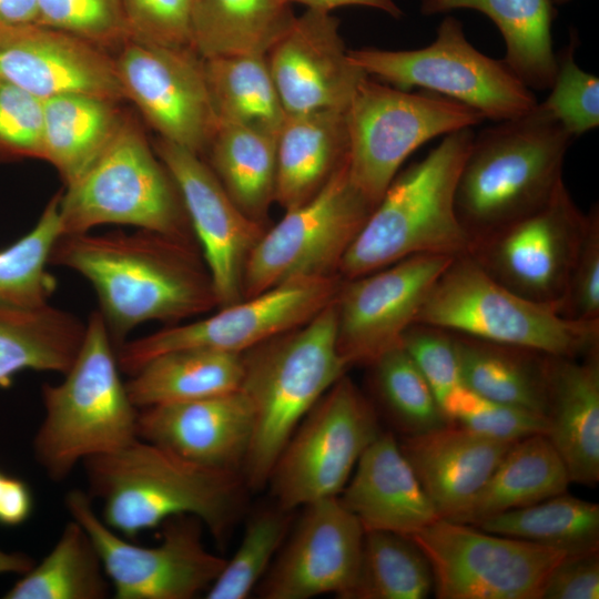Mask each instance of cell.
Listing matches in <instances>:
<instances>
[{
    "mask_svg": "<svg viewBox=\"0 0 599 599\" xmlns=\"http://www.w3.org/2000/svg\"><path fill=\"white\" fill-rule=\"evenodd\" d=\"M253 434V412L235 392L139 409L138 437L210 468L240 473Z\"/></svg>",
    "mask_w": 599,
    "mask_h": 599,
    "instance_id": "23",
    "label": "cell"
},
{
    "mask_svg": "<svg viewBox=\"0 0 599 599\" xmlns=\"http://www.w3.org/2000/svg\"><path fill=\"white\" fill-rule=\"evenodd\" d=\"M203 70L217 125H243L278 133L286 113L266 54L207 58L203 59Z\"/></svg>",
    "mask_w": 599,
    "mask_h": 599,
    "instance_id": "35",
    "label": "cell"
},
{
    "mask_svg": "<svg viewBox=\"0 0 599 599\" xmlns=\"http://www.w3.org/2000/svg\"><path fill=\"white\" fill-rule=\"evenodd\" d=\"M153 149L179 190L217 306L241 301L245 263L263 224L234 203L200 154L161 138Z\"/></svg>",
    "mask_w": 599,
    "mask_h": 599,
    "instance_id": "19",
    "label": "cell"
},
{
    "mask_svg": "<svg viewBox=\"0 0 599 599\" xmlns=\"http://www.w3.org/2000/svg\"><path fill=\"white\" fill-rule=\"evenodd\" d=\"M454 338L464 386L486 398L545 416L548 355L460 334H454Z\"/></svg>",
    "mask_w": 599,
    "mask_h": 599,
    "instance_id": "33",
    "label": "cell"
},
{
    "mask_svg": "<svg viewBox=\"0 0 599 599\" xmlns=\"http://www.w3.org/2000/svg\"><path fill=\"white\" fill-rule=\"evenodd\" d=\"M43 100L0 80V160L41 159Z\"/></svg>",
    "mask_w": 599,
    "mask_h": 599,
    "instance_id": "48",
    "label": "cell"
},
{
    "mask_svg": "<svg viewBox=\"0 0 599 599\" xmlns=\"http://www.w3.org/2000/svg\"><path fill=\"white\" fill-rule=\"evenodd\" d=\"M291 525V511L281 507L255 514L246 525L233 557L206 590L207 599H245L273 564Z\"/></svg>",
    "mask_w": 599,
    "mask_h": 599,
    "instance_id": "42",
    "label": "cell"
},
{
    "mask_svg": "<svg viewBox=\"0 0 599 599\" xmlns=\"http://www.w3.org/2000/svg\"><path fill=\"white\" fill-rule=\"evenodd\" d=\"M120 373L104 319L94 309L64 379L41 389L44 417L32 449L50 479L61 481L84 459L139 439V409L130 400Z\"/></svg>",
    "mask_w": 599,
    "mask_h": 599,
    "instance_id": "6",
    "label": "cell"
},
{
    "mask_svg": "<svg viewBox=\"0 0 599 599\" xmlns=\"http://www.w3.org/2000/svg\"><path fill=\"white\" fill-rule=\"evenodd\" d=\"M339 20L307 9L266 53L286 115L345 111L367 74L348 58Z\"/></svg>",
    "mask_w": 599,
    "mask_h": 599,
    "instance_id": "21",
    "label": "cell"
},
{
    "mask_svg": "<svg viewBox=\"0 0 599 599\" xmlns=\"http://www.w3.org/2000/svg\"><path fill=\"white\" fill-rule=\"evenodd\" d=\"M558 309L561 316L571 321L599 322V209L597 204L587 213L583 236Z\"/></svg>",
    "mask_w": 599,
    "mask_h": 599,
    "instance_id": "49",
    "label": "cell"
},
{
    "mask_svg": "<svg viewBox=\"0 0 599 599\" xmlns=\"http://www.w3.org/2000/svg\"><path fill=\"white\" fill-rule=\"evenodd\" d=\"M572 139L540 102L474 135L455 192L456 214L473 245L551 199L564 182Z\"/></svg>",
    "mask_w": 599,
    "mask_h": 599,
    "instance_id": "3",
    "label": "cell"
},
{
    "mask_svg": "<svg viewBox=\"0 0 599 599\" xmlns=\"http://www.w3.org/2000/svg\"><path fill=\"white\" fill-rule=\"evenodd\" d=\"M342 282L339 275L288 282L209 317L128 339L116 348L119 368L131 376L153 357L185 348L244 354L308 322L335 300Z\"/></svg>",
    "mask_w": 599,
    "mask_h": 599,
    "instance_id": "15",
    "label": "cell"
},
{
    "mask_svg": "<svg viewBox=\"0 0 599 599\" xmlns=\"http://www.w3.org/2000/svg\"><path fill=\"white\" fill-rule=\"evenodd\" d=\"M334 302L243 354L240 389L252 407L253 434L241 471L252 489L267 485L297 426L348 368L337 349Z\"/></svg>",
    "mask_w": 599,
    "mask_h": 599,
    "instance_id": "4",
    "label": "cell"
},
{
    "mask_svg": "<svg viewBox=\"0 0 599 599\" xmlns=\"http://www.w3.org/2000/svg\"><path fill=\"white\" fill-rule=\"evenodd\" d=\"M400 345L424 376L439 406L451 390L463 385L453 333L417 323L404 333Z\"/></svg>",
    "mask_w": 599,
    "mask_h": 599,
    "instance_id": "47",
    "label": "cell"
},
{
    "mask_svg": "<svg viewBox=\"0 0 599 599\" xmlns=\"http://www.w3.org/2000/svg\"><path fill=\"white\" fill-rule=\"evenodd\" d=\"M599 551L566 555L548 575L540 599H598Z\"/></svg>",
    "mask_w": 599,
    "mask_h": 599,
    "instance_id": "50",
    "label": "cell"
},
{
    "mask_svg": "<svg viewBox=\"0 0 599 599\" xmlns=\"http://www.w3.org/2000/svg\"><path fill=\"white\" fill-rule=\"evenodd\" d=\"M0 80L41 100L68 93L124 99L105 50L39 23L0 28Z\"/></svg>",
    "mask_w": 599,
    "mask_h": 599,
    "instance_id": "22",
    "label": "cell"
},
{
    "mask_svg": "<svg viewBox=\"0 0 599 599\" xmlns=\"http://www.w3.org/2000/svg\"><path fill=\"white\" fill-rule=\"evenodd\" d=\"M550 1H551V3H552L554 6H555V4L560 6V4L567 3V2H569V1H571V0H550Z\"/></svg>",
    "mask_w": 599,
    "mask_h": 599,
    "instance_id": "55",
    "label": "cell"
},
{
    "mask_svg": "<svg viewBox=\"0 0 599 599\" xmlns=\"http://www.w3.org/2000/svg\"><path fill=\"white\" fill-rule=\"evenodd\" d=\"M38 23L79 37L103 50L129 38L121 0H38Z\"/></svg>",
    "mask_w": 599,
    "mask_h": 599,
    "instance_id": "45",
    "label": "cell"
},
{
    "mask_svg": "<svg viewBox=\"0 0 599 599\" xmlns=\"http://www.w3.org/2000/svg\"><path fill=\"white\" fill-rule=\"evenodd\" d=\"M346 160L319 192L264 231L245 263L243 298L293 281L339 275L344 255L374 210L352 183Z\"/></svg>",
    "mask_w": 599,
    "mask_h": 599,
    "instance_id": "11",
    "label": "cell"
},
{
    "mask_svg": "<svg viewBox=\"0 0 599 599\" xmlns=\"http://www.w3.org/2000/svg\"><path fill=\"white\" fill-rule=\"evenodd\" d=\"M566 466L545 434L516 441L477 494L447 520L477 525L512 509L567 493Z\"/></svg>",
    "mask_w": 599,
    "mask_h": 599,
    "instance_id": "28",
    "label": "cell"
},
{
    "mask_svg": "<svg viewBox=\"0 0 599 599\" xmlns=\"http://www.w3.org/2000/svg\"><path fill=\"white\" fill-rule=\"evenodd\" d=\"M38 0H0V28L38 23Z\"/></svg>",
    "mask_w": 599,
    "mask_h": 599,
    "instance_id": "53",
    "label": "cell"
},
{
    "mask_svg": "<svg viewBox=\"0 0 599 599\" xmlns=\"http://www.w3.org/2000/svg\"><path fill=\"white\" fill-rule=\"evenodd\" d=\"M60 195H53L26 235L0 250V305L37 307L49 304L57 280L48 271L51 251L63 234Z\"/></svg>",
    "mask_w": 599,
    "mask_h": 599,
    "instance_id": "40",
    "label": "cell"
},
{
    "mask_svg": "<svg viewBox=\"0 0 599 599\" xmlns=\"http://www.w3.org/2000/svg\"><path fill=\"white\" fill-rule=\"evenodd\" d=\"M370 366L376 393L405 436L448 424L429 385L402 345L384 353Z\"/></svg>",
    "mask_w": 599,
    "mask_h": 599,
    "instance_id": "41",
    "label": "cell"
},
{
    "mask_svg": "<svg viewBox=\"0 0 599 599\" xmlns=\"http://www.w3.org/2000/svg\"><path fill=\"white\" fill-rule=\"evenodd\" d=\"M514 444L448 423L404 436L399 446L438 517L449 519L477 494Z\"/></svg>",
    "mask_w": 599,
    "mask_h": 599,
    "instance_id": "26",
    "label": "cell"
},
{
    "mask_svg": "<svg viewBox=\"0 0 599 599\" xmlns=\"http://www.w3.org/2000/svg\"><path fill=\"white\" fill-rule=\"evenodd\" d=\"M291 539L260 586L265 599H348L355 583L364 528L337 497L304 506Z\"/></svg>",
    "mask_w": 599,
    "mask_h": 599,
    "instance_id": "20",
    "label": "cell"
},
{
    "mask_svg": "<svg viewBox=\"0 0 599 599\" xmlns=\"http://www.w3.org/2000/svg\"><path fill=\"white\" fill-rule=\"evenodd\" d=\"M349 60L368 77L410 90L422 88L473 108L495 122L516 119L536 108L537 98L502 60L477 50L463 22L446 16L434 41L414 50L359 48Z\"/></svg>",
    "mask_w": 599,
    "mask_h": 599,
    "instance_id": "10",
    "label": "cell"
},
{
    "mask_svg": "<svg viewBox=\"0 0 599 599\" xmlns=\"http://www.w3.org/2000/svg\"><path fill=\"white\" fill-rule=\"evenodd\" d=\"M347 171L375 207L405 160L424 143L480 124L481 113L447 97L365 77L345 112Z\"/></svg>",
    "mask_w": 599,
    "mask_h": 599,
    "instance_id": "9",
    "label": "cell"
},
{
    "mask_svg": "<svg viewBox=\"0 0 599 599\" xmlns=\"http://www.w3.org/2000/svg\"><path fill=\"white\" fill-rule=\"evenodd\" d=\"M546 436L570 483L599 480V348L581 357L547 356Z\"/></svg>",
    "mask_w": 599,
    "mask_h": 599,
    "instance_id": "25",
    "label": "cell"
},
{
    "mask_svg": "<svg viewBox=\"0 0 599 599\" xmlns=\"http://www.w3.org/2000/svg\"><path fill=\"white\" fill-rule=\"evenodd\" d=\"M586 224L562 182L544 206L476 241L469 255L511 292L559 308Z\"/></svg>",
    "mask_w": 599,
    "mask_h": 599,
    "instance_id": "16",
    "label": "cell"
},
{
    "mask_svg": "<svg viewBox=\"0 0 599 599\" xmlns=\"http://www.w3.org/2000/svg\"><path fill=\"white\" fill-rule=\"evenodd\" d=\"M433 585L430 565L410 537L382 530L364 532L348 599H424Z\"/></svg>",
    "mask_w": 599,
    "mask_h": 599,
    "instance_id": "39",
    "label": "cell"
},
{
    "mask_svg": "<svg viewBox=\"0 0 599 599\" xmlns=\"http://www.w3.org/2000/svg\"><path fill=\"white\" fill-rule=\"evenodd\" d=\"M276 135L250 126L220 124L206 150L210 167L226 193L260 223L274 202Z\"/></svg>",
    "mask_w": 599,
    "mask_h": 599,
    "instance_id": "36",
    "label": "cell"
},
{
    "mask_svg": "<svg viewBox=\"0 0 599 599\" xmlns=\"http://www.w3.org/2000/svg\"><path fill=\"white\" fill-rule=\"evenodd\" d=\"M287 3H301L307 9L331 12L333 9L346 6H361L380 10L392 18L400 19L403 10L395 0H284Z\"/></svg>",
    "mask_w": 599,
    "mask_h": 599,
    "instance_id": "52",
    "label": "cell"
},
{
    "mask_svg": "<svg viewBox=\"0 0 599 599\" xmlns=\"http://www.w3.org/2000/svg\"><path fill=\"white\" fill-rule=\"evenodd\" d=\"M475 132L444 135L420 161L394 177L338 268L343 280L377 271L419 254L460 256L473 242L455 210L458 176Z\"/></svg>",
    "mask_w": 599,
    "mask_h": 599,
    "instance_id": "5",
    "label": "cell"
},
{
    "mask_svg": "<svg viewBox=\"0 0 599 599\" xmlns=\"http://www.w3.org/2000/svg\"><path fill=\"white\" fill-rule=\"evenodd\" d=\"M82 464L88 495L103 504L102 520L128 539L180 515L199 518L222 539L241 500L238 473L195 464L140 438Z\"/></svg>",
    "mask_w": 599,
    "mask_h": 599,
    "instance_id": "2",
    "label": "cell"
},
{
    "mask_svg": "<svg viewBox=\"0 0 599 599\" xmlns=\"http://www.w3.org/2000/svg\"><path fill=\"white\" fill-rule=\"evenodd\" d=\"M550 356L581 357L599 348V322H576L490 277L469 255L453 258L427 295L415 324Z\"/></svg>",
    "mask_w": 599,
    "mask_h": 599,
    "instance_id": "7",
    "label": "cell"
},
{
    "mask_svg": "<svg viewBox=\"0 0 599 599\" xmlns=\"http://www.w3.org/2000/svg\"><path fill=\"white\" fill-rule=\"evenodd\" d=\"M62 235L104 224L194 241L181 195L135 122L123 118L94 162L60 195Z\"/></svg>",
    "mask_w": 599,
    "mask_h": 599,
    "instance_id": "8",
    "label": "cell"
},
{
    "mask_svg": "<svg viewBox=\"0 0 599 599\" xmlns=\"http://www.w3.org/2000/svg\"><path fill=\"white\" fill-rule=\"evenodd\" d=\"M33 508L29 486L0 470V525L18 526L28 520Z\"/></svg>",
    "mask_w": 599,
    "mask_h": 599,
    "instance_id": "51",
    "label": "cell"
},
{
    "mask_svg": "<svg viewBox=\"0 0 599 599\" xmlns=\"http://www.w3.org/2000/svg\"><path fill=\"white\" fill-rule=\"evenodd\" d=\"M410 538L430 565L439 599H540L548 575L566 556L441 518Z\"/></svg>",
    "mask_w": 599,
    "mask_h": 599,
    "instance_id": "14",
    "label": "cell"
},
{
    "mask_svg": "<svg viewBox=\"0 0 599 599\" xmlns=\"http://www.w3.org/2000/svg\"><path fill=\"white\" fill-rule=\"evenodd\" d=\"M35 561L32 557L23 552H8L0 549V575L16 573L23 575L28 572Z\"/></svg>",
    "mask_w": 599,
    "mask_h": 599,
    "instance_id": "54",
    "label": "cell"
},
{
    "mask_svg": "<svg viewBox=\"0 0 599 599\" xmlns=\"http://www.w3.org/2000/svg\"><path fill=\"white\" fill-rule=\"evenodd\" d=\"M284 0H193L191 45L202 58L266 54L296 16Z\"/></svg>",
    "mask_w": 599,
    "mask_h": 599,
    "instance_id": "34",
    "label": "cell"
},
{
    "mask_svg": "<svg viewBox=\"0 0 599 599\" xmlns=\"http://www.w3.org/2000/svg\"><path fill=\"white\" fill-rule=\"evenodd\" d=\"M338 498L364 531L410 537L440 519L392 433L365 449Z\"/></svg>",
    "mask_w": 599,
    "mask_h": 599,
    "instance_id": "24",
    "label": "cell"
},
{
    "mask_svg": "<svg viewBox=\"0 0 599 599\" xmlns=\"http://www.w3.org/2000/svg\"><path fill=\"white\" fill-rule=\"evenodd\" d=\"M243 375V354L185 348L153 357L130 376L125 388L141 409L238 390Z\"/></svg>",
    "mask_w": 599,
    "mask_h": 599,
    "instance_id": "31",
    "label": "cell"
},
{
    "mask_svg": "<svg viewBox=\"0 0 599 599\" xmlns=\"http://www.w3.org/2000/svg\"><path fill=\"white\" fill-rule=\"evenodd\" d=\"M345 111L286 115L276 135L274 202L285 211L312 199L347 158Z\"/></svg>",
    "mask_w": 599,
    "mask_h": 599,
    "instance_id": "27",
    "label": "cell"
},
{
    "mask_svg": "<svg viewBox=\"0 0 599 599\" xmlns=\"http://www.w3.org/2000/svg\"><path fill=\"white\" fill-rule=\"evenodd\" d=\"M121 1L129 39L164 47L192 48L193 0Z\"/></svg>",
    "mask_w": 599,
    "mask_h": 599,
    "instance_id": "46",
    "label": "cell"
},
{
    "mask_svg": "<svg viewBox=\"0 0 599 599\" xmlns=\"http://www.w3.org/2000/svg\"><path fill=\"white\" fill-rule=\"evenodd\" d=\"M65 507L91 537L116 599H192L206 591L226 559L209 551L202 521L191 515L166 519L161 542L142 547L118 536L79 489L65 495Z\"/></svg>",
    "mask_w": 599,
    "mask_h": 599,
    "instance_id": "13",
    "label": "cell"
},
{
    "mask_svg": "<svg viewBox=\"0 0 599 599\" xmlns=\"http://www.w3.org/2000/svg\"><path fill=\"white\" fill-rule=\"evenodd\" d=\"M110 583L91 537L72 519L48 556L21 575L3 598L103 599Z\"/></svg>",
    "mask_w": 599,
    "mask_h": 599,
    "instance_id": "37",
    "label": "cell"
},
{
    "mask_svg": "<svg viewBox=\"0 0 599 599\" xmlns=\"http://www.w3.org/2000/svg\"><path fill=\"white\" fill-rule=\"evenodd\" d=\"M440 407L449 424L495 440L516 443L547 432L545 416L486 398L464 385L451 390Z\"/></svg>",
    "mask_w": 599,
    "mask_h": 599,
    "instance_id": "43",
    "label": "cell"
},
{
    "mask_svg": "<svg viewBox=\"0 0 599 599\" xmlns=\"http://www.w3.org/2000/svg\"><path fill=\"white\" fill-rule=\"evenodd\" d=\"M124 99L131 100L160 138L201 154L217 123L203 59L192 48L126 40L113 58Z\"/></svg>",
    "mask_w": 599,
    "mask_h": 599,
    "instance_id": "17",
    "label": "cell"
},
{
    "mask_svg": "<svg viewBox=\"0 0 599 599\" xmlns=\"http://www.w3.org/2000/svg\"><path fill=\"white\" fill-rule=\"evenodd\" d=\"M473 9L487 16L505 42L502 60L529 88L549 89L557 70L550 0H420L424 16Z\"/></svg>",
    "mask_w": 599,
    "mask_h": 599,
    "instance_id": "29",
    "label": "cell"
},
{
    "mask_svg": "<svg viewBox=\"0 0 599 599\" xmlns=\"http://www.w3.org/2000/svg\"><path fill=\"white\" fill-rule=\"evenodd\" d=\"M85 323L50 303L37 307L0 305V386L19 372L64 375L73 364Z\"/></svg>",
    "mask_w": 599,
    "mask_h": 599,
    "instance_id": "30",
    "label": "cell"
},
{
    "mask_svg": "<svg viewBox=\"0 0 599 599\" xmlns=\"http://www.w3.org/2000/svg\"><path fill=\"white\" fill-rule=\"evenodd\" d=\"M474 526L566 555L599 550L598 504L566 493L524 508L495 515Z\"/></svg>",
    "mask_w": 599,
    "mask_h": 599,
    "instance_id": "38",
    "label": "cell"
},
{
    "mask_svg": "<svg viewBox=\"0 0 599 599\" xmlns=\"http://www.w3.org/2000/svg\"><path fill=\"white\" fill-rule=\"evenodd\" d=\"M50 265L92 285L115 351L142 323H175L217 306L194 241L139 229L61 235Z\"/></svg>",
    "mask_w": 599,
    "mask_h": 599,
    "instance_id": "1",
    "label": "cell"
},
{
    "mask_svg": "<svg viewBox=\"0 0 599 599\" xmlns=\"http://www.w3.org/2000/svg\"><path fill=\"white\" fill-rule=\"evenodd\" d=\"M118 101L85 93L43 100L41 159L74 182L109 144L123 116Z\"/></svg>",
    "mask_w": 599,
    "mask_h": 599,
    "instance_id": "32",
    "label": "cell"
},
{
    "mask_svg": "<svg viewBox=\"0 0 599 599\" xmlns=\"http://www.w3.org/2000/svg\"><path fill=\"white\" fill-rule=\"evenodd\" d=\"M382 433L376 410L343 375L308 412L281 451L270 485L277 506L337 497L365 449Z\"/></svg>",
    "mask_w": 599,
    "mask_h": 599,
    "instance_id": "12",
    "label": "cell"
},
{
    "mask_svg": "<svg viewBox=\"0 0 599 599\" xmlns=\"http://www.w3.org/2000/svg\"><path fill=\"white\" fill-rule=\"evenodd\" d=\"M453 256L419 254L343 280L335 297L337 349L347 367L400 345Z\"/></svg>",
    "mask_w": 599,
    "mask_h": 599,
    "instance_id": "18",
    "label": "cell"
},
{
    "mask_svg": "<svg viewBox=\"0 0 599 599\" xmlns=\"http://www.w3.org/2000/svg\"><path fill=\"white\" fill-rule=\"evenodd\" d=\"M577 40L571 33L569 44L556 54V75L541 102L572 138L599 125V79L575 61Z\"/></svg>",
    "mask_w": 599,
    "mask_h": 599,
    "instance_id": "44",
    "label": "cell"
}]
</instances>
